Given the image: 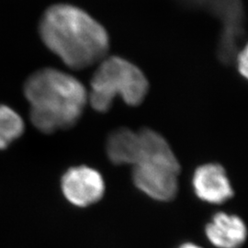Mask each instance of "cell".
Masks as SVG:
<instances>
[{"label":"cell","mask_w":248,"mask_h":248,"mask_svg":"<svg viewBox=\"0 0 248 248\" xmlns=\"http://www.w3.org/2000/svg\"><path fill=\"white\" fill-rule=\"evenodd\" d=\"M40 34L46 47L75 70L101 62L109 47L106 30L98 21L82 9L65 4L45 11Z\"/></svg>","instance_id":"1"},{"label":"cell","mask_w":248,"mask_h":248,"mask_svg":"<svg viewBox=\"0 0 248 248\" xmlns=\"http://www.w3.org/2000/svg\"><path fill=\"white\" fill-rule=\"evenodd\" d=\"M23 92L31 107V124L47 134L78 124L88 103V91L79 80L53 68L33 73Z\"/></svg>","instance_id":"2"},{"label":"cell","mask_w":248,"mask_h":248,"mask_svg":"<svg viewBox=\"0 0 248 248\" xmlns=\"http://www.w3.org/2000/svg\"><path fill=\"white\" fill-rule=\"evenodd\" d=\"M148 90V80L136 65L122 57H105L90 82L88 101L95 110L106 112L116 97L129 106L140 105Z\"/></svg>","instance_id":"3"},{"label":"cell","mask_w":248,"mask_h":248,"mask_svg":"<svg viewBox=\"0 0 248 248\" xmlns=\"http://www.w3.org/2000/svg\"><path fill=\"white\" fill-rule=\"evenodd\" d=\"M180 164L168 142L153 146L133 166L134 185L158 202L172 201L178 190Z\"/></svg>","instance_id":"4"},{"label":"cell","mask_w":248,"mask_h":248,"mask_svg":"<svg viewBox=\"0 0 248 248\" xmlns=\"http://www.w3.org/2000/svg\"><path fill=\"white\" fill-rule=\"evenodd\" d=\"M105 187L101 174L88 166L70 168L61 179L62 194L77 207L84 208L97 203L104 195Z\"/></svg>","instance_id":"5"},{"label":"cell","mask_w":248,"mask_h":248,"mask_svg":"<svg viewBox=\"0 0 248 248\" xmlns=\"http://www.w3.org/2000/svg\"><path fill=\"white\" fill-rule=\"evenodd\" d=\"M196 196L202 202L211 204L226 202L233 196L230 179L219 164H205L196 169L192 177Z\"/></svg>","instance_id":"6"},{"label":"cell","mask_w":248,"mask_h":248,"mask_svg":"<svg viewBox=\"0 0 248 248\" xmlns=\"http://www.w3.org/2000/svg\"><path fill=\"white\" fill-rule=\"evenodd\" d=\"M206 235L214 247L239 248L246 242L248 229L246 223L236 215L216 213L205 229Z\"/></svg>","instance_id":"7"},{"label":"cell","mask_w":248,"mask_h":248,"mask_svg":"<svg viewBox=\"0 0 248 248\" xmlns=\"http://www.w3.org/2000/svg\"><path fill=\"white\" fill-rule=\"evenodd\" d=\"M141 138L139 132L128 128H120L108 137L107 155L108 159L118 166H133L140 155Z\"/></svg>","instance_id":"8"},{"label":"cell","mask_w":248,"mask_h":248,"mask_svg":"<svg viewBox=\"0 0 248 248\" xmlns=\"http://www.w3.org/2000/svg\"><path fill=\"white\" fill-rule=\"evenodd\" d=\"M25 129L23 119L7 105H0V150L18 139Z\"/></svg>","instance_id":"9"},{"label":"cell","mask_w":248,"mask_h":248,"mask_svg":"<svg viewBox=\"0 0 248 248\" xmlns=\"http://www.w3.org/2000/svg\"><path fill=\"white\" fill-rule=\"evenodd\" d=\"M236 62L240 74L245 78H247L248 72V53L247 46L236 55Z\"/></svg>","instance_id":"10"},{"label":"cell","mask_w":248,"mask_h":248,"mask_svg":"<svg viewBox=\"0 0 248 248\" xmlns=\"http://www.w3.org/2000/svg\"><path fill=\"white\" fill-rule=\"evenodd\" d=\"M178 248H201L200 246H197L195 244H192V243H186L184 244L182 246H180Z\"/></svg>","instance_id":"11"}]
</instances>
